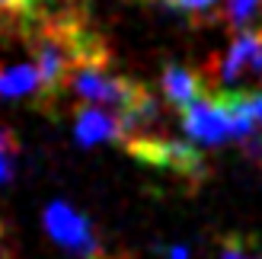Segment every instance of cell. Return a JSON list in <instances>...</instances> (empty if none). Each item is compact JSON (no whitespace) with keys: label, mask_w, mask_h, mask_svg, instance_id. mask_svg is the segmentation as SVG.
I'll return each mask as SVG.
<instances>
[{"label":"cell","mask_w":262,"mask_h":259,"mask_svg":"<svg viewBox=\"0 0 262 259\" xmlns=\"http://www.w3.org/2000/svg\"><path fill=\"white\" fill-rule=\"evenodd\" d=\"M122 147L144 166L154 170L173 173L182 183L199 186L208 179V163L199 154V147L189 138H169V135H157V128L150 132H135L122 141Z\"/></svg>","instance_id":"cell-1"},{"label":"cell","mask_w":262,"mask_h":259,"mask_svg":"<svg viewBox=\"0 0 262 259\" xmlns=\"http://www.w3.org/2000/svg\"><path fill=\"white\" fill-rule=\"evenodd\" d=\"M42 224L58 247L80 259H125L122 253H112L106 237L99 234V227L83 211L71 208L68 202H51L42 214Z\"/></svg>","instance_id":"cell-2"},{"label":"cell","mask_w":262,"mask_h":259,"mask_svg":"<svg viewBox=\"0 0 262 259\" xmlns=\"http://www.w3.org/2000/svg\"><path fill=\"white\" fill-rule=\"evenodd\" d=\"M74 132L80 144H102V141H125L128 135V122L125 115L102 109V106H80L74 119Z\"/></svg>","instance_id":"cell-3"},{"label":"cell","mask_w":262,"mask_h":259,"mask_svg":"<svg viewBox=\"0 0 262 259\" xmlns=\"http://www.w3.org/2000/svg\"><path fill=\"white\" fill-rule=\"evenodd\" d=\"M160 93L163 102L173 106L176 112L182 106H189L192 99H199L202 93H208V80L202 68H186V64H166L160 71Z\"/></svg>","instance_id":"cell-4"},{"label":"cell","mask_w":262,"mask_h":259,"mask_svg":"<svg viewBox=\"0 0 262 259\" xmlns=\"http://www.w3.org/2000/svg\"><path fill=\"white\" fill-rule=\"evenodd\" d=\"M0 96L4 99H42V77H38L35 61L26 64H7L0 68Z\"/></svg>","instance_id":"cell-5"},{"label":"cell","mask_w":262,"mask_h":259,"mask_svg":"<svg viewBox=\"0 0 262 259\" xmlns=\"http://www.w3.org/2000/svg\"><path fill=\"white\" fill-rule=\"evenodd\" d=\"M38 19H45V0H0V35L26 32Z\"/></svg>","instance_id":"cell-6"},{"label":"cell","mask_w":262,"mask_h":259,"mask_svg":"<svg viewBox=\"0 0 262 259\" xmlns=\"http://www.w3.org/2000/svg\"><path fill=\"white\" fill-rule=\"evenodd\" d=\"M217 19L227 26L230 35L246 29H262V0H221Z\"/></svg>","instance_id":"cell-7"},{"label":"cell","mask_w":262,"mask_h":259,"mask_svg":"<svg viewBox=\"0 0 262 259\" xmlns=\"http://www.w3.org/2000/svg\"><path fill=\"white\" fill-rule=\"evenodd\" d=\"M144 4H157V7H166L173 13H182L189 16L192 23H208V19H217V7L221 0H144Z\"/></svg>","instance_id":"cell-8"},{"label":"cell","mask_w":262,"mask_h":259,"mask_svg":"<svg viewBox=\"0 0 262 259\" xmlns=\"http://www.w3.org/2000/svg\"><path fill=\"white\" fill-rule=\"evenodd\" d=\"M217 259H262V243L246 234H224L217 243Z\"/></svg>","instance_id":"cell-9"},{"label":"cell","mask_w":262,"mask_h":259,"mask_svg":"<svg viewBox=\"0 0 262 259\" xmlns=\"http://www.w3.org/2000/svg\"><path fill=\"white\" fill-rule=\"evenodd\" d=\"M0 259H23L19 247H16V237H13V230L4 218H0Z\"/></svg>","instance_id":"cell-10"},{"label":"cell","mask_w":262,"mask_h":259,"mask_svg":"<svg viewBox=\"0 0 262 259\" xmlns=\"http://www.w3.org/2000/svg\"><path fill=\"white\" fill-rule=\"evenodd\" d=\"M13 170H16V154H0V186L13 179Z\"/></svg>","instance_id":"cell-11"},{"label":"cell","mask_w":262,"mask_h":259,"mask_svg":"<svg viewBox=\"0 0 262 259\" xmlns=\"http://www.w3.org/2000/svg\"><path fill=\"white\" fill-rule=\"evenodd\" d=\"M163 256L166 259H192V253L186 247H163Z\"/></svg>","instance_id":"cell-12"},{"label":"cell","mask_w":262,"mask_h":259,"mask_svg":"<svg viewBox=\"0 0 262 259\" xmlns=\"http://www.w3.org/2000/svg\"><path fill=\"white\" fill-rule=\"evenodd\" d=\"M253 112H256V125L262 128V90L253 93Z\"/></svg>","instance_id":"cell-13"}]
</instances>
